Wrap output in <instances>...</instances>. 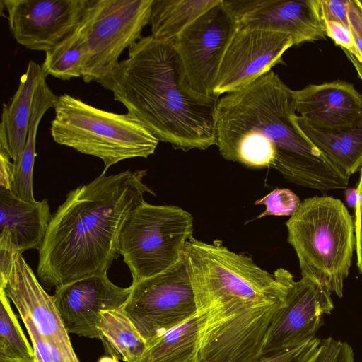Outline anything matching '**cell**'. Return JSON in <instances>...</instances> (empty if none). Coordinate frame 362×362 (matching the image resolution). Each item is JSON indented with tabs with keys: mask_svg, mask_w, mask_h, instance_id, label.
Here are the masks:
<instances>
[{
	"mask_svg": "<svg viewBox=\"0 0 362 362\" xmlns=\"http://www.w3.org/2000/svg\"><path fill=\"white\" fill-rule=\"evenodd\" d=\"M58 96L45 84L39 86L35 93L32 115L25 148L18 166L13 170L11 191L20 199L33 202V175L37 128L47 110L54 107Z\"/></svg>",
	"mask_w": 362,
	"mask_h": 362,
	"instance_id": "obj_23",
	"label": "cell"
},
{
	"mask_svg": "<svg viewBox=\"0 0 362 362\" xmlns=\"http://www.w3.org/2000/svg\"><path fill=\"white\" fill-rule=\"evenodd\" d=\"M50 133L54 141L99 158L103 173L129 158L154 153L158 139L137 117L100 110L69 94L58 96Z\"/></svg>",
	"mask_w": 362,
	"mask_h": 362,
	"instance_id": "obj_6",
	"label": "cell"
},
{
	"mask_svg": "<svg viewBox=\"0 0 362 362\" xmlns=\"http://www.w3.org/2000/svg\"><path fill=\"white\" fill-rule=\"evenodd\" d=\"M193 230L192 214L179 206L145 202L134 209L123 228L119 248L132 284L175 264Z\"/></svg>",
	"mask_w": 362,
	"mask_h": 362,
	"instance_id": "obj_7",
	"label": "cell"
},
{
	"mask_svg": "<svg viewBox=\"0 0 362 362\" xmlns=\"http://www.w3.org/2000/svg\"><path fill=\"white\" fill-rule=\"evenodd\" d=\"M293 96L298 115L319 130L343 131L362 120V95L346 81L310 84Z\"/></svg>",
	"mask_w": 362,
	"mask_h": 362,
	"instance_id": "obj_17",
	"label": "cell"
},
{
	"mask_svg": "<svg viewBox=\"0 0 362 362\" xmlns=\"http://www.w3.org/2000/svg\"><path fill=\"white\" fill-rule=\"evenodd\" d=\"M144 170L105 175L70 191L52 215L39 250L37 274L48 289L107 274L120 255L122 231L131 214L155 194Z\"/></svg>",
	"mask_w": 362,
	"mask_h": 362,
	"instance_id": "obj_2",
	"label": "cell"
},
{
	"mask_svg": "<svg viewBox=\"0 0 362 362\" xmlns=\"http://www.w3.org/2000/svg\"><path fill=\"white\" fill-rule=\"evenodd\" d=\"M22 255L0 250V289L18 313L30 317L54 354L66 362H80L53 297L45 291Z\"/></svg>",
	"mask_w": 362,
	"mask_h": 362,
	"instance_id": "obj_11",
	"label": "cell"
},
{
	"mask_svg": "<svg viewBox=\"0 0 362 362\" xmlns=\"http://www.w3.org/2000/svg\"><path fill=\"white\" fill-rule=\"evenodd\" d=\"M309 362H354V352L348 343L328 337L320 340Z\"/></svg>",
	"mask_w": 362,
	"mask_h": 362,
	"instance_id": "obj_29",
	"label": "cell"
},
{
	"mask_svg": "<svg viewBox=\"0 0 362 362\" xmlns=\"http://www.w3.org/2000/svg\"><path fill=\"white\" fill-rule=\"evenodd\" d=\"M46 77L41 65L30 61L10 104H3L0 148L9 155L13 170L18 166L25 148L35 90Z\"/></svg>",
	"mask_w": 362,
	"mask_h": 362,
	"instance_id": "obj_19",
	"label": "cell"
},
{
	"mask_svg": "<svg viewBox=\"0 0 362 362\" xmlns=\"http://www.w3.org/2000/svg\"><path fill=\"white\" fill-rule=\"evenodd\" d=\"M184 254L198 314L206 313L207 331L251 326L286 301L293 278L284 269L272 274L247 255L193 236Z\"/></svg>",
	"mask_w": 362,
	"mask_h": 362,
	"instance_id": "obj_4",
	"label": "cell"
},
{
	"mask_svg": "<svg viewBox=\"0 0 362 362\" xmlns=\"http://www.w3.org/2000/svg\"><path fill=\"white\" fill-rule=\"evenodd\" d=\"M45 53L41 66L47 76H52L64 81L82 77L86 44L78 26L71 35Z\"/></svg>",
	"mask_w": 362,
	"mask_h": 362,
	"instance_id": "obj_25",
	"label": "cell"
},
{
	"mask_svg": "<svg viewBox=\"0 0 362 362\" xmlns=\"http://www.w3.org/2000/svg\"><path fill=\"white\" fill-rule=\"evenodd\" d=\"M240 28L290 35L293 45L327 36L321 0H223Z\"/></svg>",
	"mask_w": 362,
	"mask_h": 362,
	"instance_id": "obj_13",
	"label": "cell"
},
{
	"mask_svg": "<svg viewBox=\"0 0 362 362\" xmlns=\"http://www.w3.org/2000/svg\"><path fill=\"white\" fill-rule=\"evenodd\" d=\"M345 199L351 208L356 209L359 199L358 189L354 187L346 189L345 191Z\"/></svg>",
	"mask_w": 362,
	"mask_h": 362,
	"instance_id": "obj_35",
	"label": "cell"
},
{
	"mask_svg": "<svg viewBox=\"0 0 362 362\" xmlns=\"http://www.w3.org/2000/svg\"><path fill=\"white\" fill-rule=\"evenodd\" d=\"M0 362H36L9 298L0 289Z\"/></svg>",
	"mask_w": 362,
	"mask_h": 362,
	"instance_id": "obj_26",
	"label": "cell"
},
{
	"mask_svg": "<svg viewBox=\"0 0 362 362\" xmlns=\"http://www.w3.org/2000/svg\"><path fill=\"white\" fill-rule=\"evenodd\" d=\"M153 0H88L78 25L86 53L84 82H99L119 63L123 51L139 40L149 23Z\"/></svg>",
	"mask_w": 362,
	"mask_h": 362,
	"instance_id": "obj_8",
	"label": "cell"
},
{
	"mask_svg": "<svg viewBox=\"0 0 362 362\" xmlns=\"http://www.w3.org/2000/svg\"><path fill=\"white\" fill-rule=\"evenodd\" d=\"M344 54L347 57V58L350 60V62L353 64L360 78L362 81V63L359 62L351 53H350L349 51L342 49Z\"/></svg>",
	"mask_w": 362,
	"mask_h": 362,
	"instance_id": "obj_36",
	"label": "cell"
},
{
	"mask_svg": "<svg viewBox=\"0 0 362 362\" xmlns=\"http://www.w3.org/2000/svg\"><path fill=\"white\" fill-rule=\"evenodd\" d=\"M320 340L315 337L293 347L260 357L253 362H309L317 350Z\"/></svg>",
	"mask_w": 362,
	"mask_h": 362,
	"instance_id": "obj_28",
	"label": "cell"
},
{
	"mask_svg": "<svg viewBox=\"0 0 362 362\" xmlns=\"http://www.w3.org/2000/svg\"><path fill=\"white\" fill-rule=\"evenodd\" d=\"M325 23L327 36L330 37L337 45L349 51L359 62H362V57L356 48L349 27L334 21H327Z\"/></svg>",
	"mask_w": 362,
	"mask_h": 362,
	"instance_id": "obj_30",
	"label": "cell"
},
{
	"mask_svg": "<svg viewBox=\"0 0 362 362\" xmlns=\"http://www.w3.org/2000/svg\"><path fill=\"white\" fill-rule=\"evenodd\" d=\"M206 313H199L150 344L137 362H200Z\"/></svg>",
	"mask_w": 362,
	"mask_h": 362,
	"instance_id": "obj_21",
	"label": "cell"
},
{
	"mask_svg": "<svg viewBox=\"0 0 362 362\" xmlns=\"http://www.w3.org/2000/svg\"><path fill=\"white\" fill-rule=\"evenodd\" d=\"M360 171V180L357 187L359 194V199L355 209L354 230L357 266L362 276V166Z\"/></svg>",
	"mask_w": 362,
	"mask_h": 362,
	"instance_id": "obj_33",
	"label": "cell"
},
{
	"mask_svg": "<svg viewBox=\"0 0 362 362\" xmlns=\"http://www.w3.org/2000/svg\"><path fill=\"white\" fill-rule=\"evenodd\" d=\"M360 2H361V5H362V1H360Z\"/></svg>",
	"mask_w": 362,
	"mask_h": 362,
	"instance_id": "obj_38",
	"label": "cell"
},
{
	"mask_svg": "<svg viewBox=\"0 0 362 362\" xmlns=\"http://www.w3.org/2000/svg\"><path fill=\"white\" fill-rule=\"evenodd\" d=\"M11 33L25 48L47 52L71 35L88 0H1Z\"/></svg>",
	"mask_w": 362,
	"mask_h": 362,
	"instance_id": "obj_12",
	"label": "cell"
},
{
	"mask_svg": "<svg viewBox=\"0 0 362 362\" xmlns=\"http://www.w3.org/2000/svg\"><path fill=\"white\" fill-rule=\"evenodd\" d=\"M9 155L0 148V187L11 189L13 176V163Z\"/></svg>",
	"mask_w": 362,
	"mask_h": 362,
	"instance_id": "obj_34",
	"label": "cell"
},
{
	"mask_svg": "<svg viewBox=\"0 0 362 362\" xmlns=\"http://www.w3.org/2000/svg\"><path fill=\"white\" fill-rule=\"evenodd\" d=\"M147 345L198 314L185 255L167 270L131 285L122 308Z\"/></svg>",
	"mask_w": 362,
	"mask_h": 362,
	"instance_id": "obj_9",
	"label": "cell"
},
{
	"mask_svg": "<svg viewBox=\"0 0 362 362\" xmlns=\"http://www.w3.org/2000/svg\"><path fill=\"white\" fill-rule=\"evenodd\" d=\"M237 28L235 18L223 0H220L173 40L186 78L198 93L216 96V77Z\"/></svg>",
	"mask_w": 362,
	"mask_h": 362,
	"instance_id": "obj_10",
	"label": "cell"
},
{
	"mask_svg": "<svg viewBox=\"0 0 362 362\" xmlns=\"http://www.w3.org/2000/svg\"><path fill=\"white\" fill-rule=\"evenodd\" d=\"M348 15L349 28L362 57V5L359 0H349Z\"/></svg>",
	"mask_w": 362,
	"mask_h": 362,
	"instance_id": "obj_32",
	"label": "cell"
},
{
	"mask_svg": "<svg viewBox=\"0 0 362 362\" xmlns=\"http://www.w3.org/2000/svg\"><path fill=\"white\" fill-rule=\"evenodd\" d=\"M331 292L304 276L293 281L286 304L272 320L265 334L260 357L293 347L315 337L323 316L334 308Z\"/></svg>",
	"mask_w": 362,
	"mask_h": 362,
	"instance_id": "obj_15",
	"label": "cell"
},
{
	"mask_svg": "<svg viewBox=\"0 0 362 362\" xmlns=\"http://www.w3.org/2000/svg\"><path fill=\"white\" fill-rule=\"evenodd\" d=\"M286 226L302 277L342 297L355 246L352 216L343 202L329 196L305 199Z\"/></svg>",
	"mask_w": 362,
	"mask_h": 362,
	"instance_id": "obj_5",
	"label": "cell"
},
{
	"mask_svg": "<svg viewBox=\"0 0 362 362\" xmlns=\"http://www.w3.org/2000/svg\"><path fill=\"white\" fill-rule=\"evenodd\" d=\"M98 83L159 141L183 151L216 145L219 98L201 95L190 86L173 40L142 37Z\"/></svg>",
	"mask_w": 362,
	"mask_h": 362,
	"instance_id": "obj_3",
	"label": "cell"
},
{
	"mask_svg": "<svg viewBox=\"0 0 362 362\" xmlns=\"http://www.w3.org/2000/svg\"><path fill=\"white\" fill-rule=\"evenodd\" d=\"M300 131L347 178L362 166V120L355 127L339 132L319 130L294 115Z\"/></svg>",
	"mask_w": 362,
	"mask_h": 362,
	"instance_id": "obj_20",
	"label": "cell"
},
{
	"mask_svg": "<svg viewBox=\"0 0 362 362\" xmlns=\"http://www.w3.org/2000/svg\"><path fill=\"white\" fill-rule=\"evenodd\" d=\"M324 19L341 23L349 27V0H321Z\"/></svg>",
	"mask_w": 362,
	"mask_h": 362,
	"instance_id": "obj_31",
	"label": "cell"
},
{
	"mask_svg": "<svg viewBox=\"0 0 362 362\" xmlns=\"http://www.w3.org/2000/svg\"><path fill=\"white\" fill-rule=\"evenodd\" d=\"M292 46L290 35L238 26L221 62L214 95L237 90L271 71Z\"/></svg>",
	"mask_w": 362,
	"mask_h": 362,
	"instance_id": "obj_14",
	"label": "cell"
},
{
	"mask_svg": "<svg viewBox=\"0 0 362 362\" xmlns=\"http://www.w3.org/2000/svg\"><path fill=\"white\" fill-rule=\"evenodd\" d=\"M47 199L29 202L0 187V250H40L51 218Z\"/></svg>",
	"mask_w": 362,
	"mask_h": 362,
	"instance_id": "obj_18",
	"label": "cell"
},
{
	"mask_svg": "<svg viewBox=\"0 0 362 362\" xmlns=\"http://www.w3.org/2000/svg\"><path fill=\"white\" fill-rule=\"evenodd\" d=\"M98 329L107 356L137 362L148 345L122 308L103 311Z\"/></svg>",
	"mask_w": 362,
	"mask_h": 362,
	"instance_id": "obj_22",
	"label": "cell"
},
{
	"mask_svg": "<svg viewBox=\"0 0 362 362\" xmlns=\"http://www.w3.org/2000/svg\"><path fill=\"white\" fill-rule=\"evenodd\" d=\"M131 286L114 284L107 274L86 277L55 289V306L69 334L100 339L98 329L103 311L122 308Z\"/></svg>",
	"mask_w": 362,
	"mask_h": 362,
	"instance_id": "obj_16",
	"label": "cell"
},
{
	"mask_svg": "<svg viewBox=\"0 0 362 362\" xmlns=\"http://www.w3.org/2000/svg\"><path fill=\"white\" fill-rule=\"evenodd\" d=\"M298 196L288 189H275L264 197L255 201V204H264L266 209L257 218L267 216H292L300 204Z\"/></svg>",
	"mask_w": 362,
	"mask_h": 362,
	"instance_id": "obj_27",
	"label": "cell"
},
{
	"mask_svg": "<svg viewBox=\"0 0 362 362\" xmlns=\"http://www.w3.org/2000/svg\"><path fill=\"white\" fill-rule=\"evenodd\" d=\"M219 1L153 0L149 22L151 35L159 40H173Z\"/></svg>",
	"mask_w": 362,
	"mask_h": 362,
	"instance_id": "obj_24",
	"label": "cell"
},
{
	"mask_svg": "<svg viewBox=\"0 0 362 362\" xmlns=\"http://www.w3.org/2000/svg\"><path fill=\"white\" fill-rule=\"evenodd\" d=\"M293 90L269 71L226 93L216 112V146L223 158L250 168L272 167L290 182L322 193L349 179L296 124Z\"/></svg>",
	"mask_w": 362,
	"mask_h": 362,
	"instance_id": "obj_1",
	"label": "cell"
},
{
	"mask_svg": "<svg viewBox=\"0 0 362 362\" xmlns=\"http://www.w3.org/2000/svg\"><path fill=\"white\" fill-rule=\"evenodd\" d=\"M98 362H119L116 356H105L100 358Z\"/></svg>",
	"mask_w": 362,
	"mask_h": 362,
	"instance_id": "obj_37",
	"label": "cell"
}]
</instances>
